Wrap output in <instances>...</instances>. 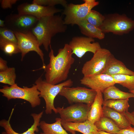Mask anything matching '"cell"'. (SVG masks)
Here are the masks:
<instances>
[{
	"label": "cell",
	"mask_w": 134,
	"mask_h": 134,
	"mask_svg": "<svg viewBox=\"0 0 134 134\" xmlns=\"http://www.w3.org/2000/svg\"><path fill=\"white\" fill-rule=\"evenodd\" d=\"M73 82L69 79L62 83L53 85L43 80L41 76L39 77L35 81V84L39 91L40 97L43 98L45 103L46 114H51L53 111L55 113H58L57 110L54 104V99L62 89L65 87H71Z\"/></svg>",
	"instance_id": "3957f363"
},
{
	"label": "cell",
	"mask_w": 134,
	"mask_h": 134,
	"mask_svg": "<svg viewBox=\"0 0 134 134\" xmlns=\"http://www.w3.org/2000/svg\"><path fill=\"white\" fill-rule=\"evenodd\" d=\"M102 73L111 76L118 74L134 75V71L128 68L123 63L111 54Z\"/></svg>",
	"instance_id": "2e32d148"
},
{
	"label": "cell",
	"mask_w": 134,
	"mask_h": 134,
	"mask_svg": "<svg viewBox=\"0 0 134 134\" xmlns=\"http://www.w3.org/2000/svg\"><path fill=\"white\" fill-rule=\"evenodd\" d=\"M129 99L104 100L103 106L109 107L120 113L124 114L128 111L130 107Z\"/></svg>",
	"instance_id": "cb8c5ba5"
},
{
	"label": "cell",
	"mask_w": 134,
	"mask_h": 134,
	"mask_svg": "<svg viewBox=\"0 0 134 134\" xmlns=\"http://www.w3.org/2000/svg\"><path fill=\"white\" fill-rule=\"evenodd\" d=\"M97 94L96 91L77 87H64L58 95L65 98L69 104L83 103L91 106Z\"/></svg>",
	"instance_id": "52a82bcc"
},
{
	"label": "cell",
	"mask_w": 134,
	"mask_h": 134,
	"mask_svg": "<svg viewBox=\"0 0 134 134\" xmlns=\"http://www.w3.org/2000/svg\"><path fill=\"white\" fill-rule=\"evenodd\" d=\"M103 116L112 120L120 129L131 127V124L124 114L109 107L103 106Z\"/></svg>",
	"instance_id": "d6986e66"
},
{
	"label": "cell",
	"mask_w": 134,
	"mask_h": 134,
	"mask_svg": "<svg viewBox=\"0 0 134 134\" xmlns=\"http://www.w3.org/2000/svg\"><path fill=\"white\" fill-rule=\"evenodd\" d=\"M32 3L42 6L51 7L60 5L64 7L68 4L67 1L65 0H34Z\"/></svg>",
	"instance_id": "f1b7e54d"
},
{
	"label": "cell",
	"mask_w": 134,
	"mask_h": 134,
	"mask_svg": "<svg viewBox=\"0 0 134 134\" xmlns=\"http://www.w3.org/2000/svg\"><path fill=\"white\" fill-rule=\"evenodd\" d=\"M1 134H7V133L5 132H3L1 133Z\"/></svg>",
	"instance_id": "8d00e7d4"
},
{
	"label": "cell",
	"mask_w": 134,
	"mask_h": 134,
	"mask_svg": "<svg viewBox=\"0 0 134 134\" xmlns=\"http://www.w3.org/2000/svg\"><path fill=\"white\" fill-rule=\"evenodd\" d=\"M0 48L5 54L10 56L20 53L17 44L0 37Z\"/></svg>",
	"instance_id": "d4e9b609"
},
{
	"label": "cell",
	"mask_w": 134,
	"mask_h": 134,
	"mask_svg": "<svg viewBox=\"0 0 134 134\" xmlns=\"http://www.w3.org/2000/svg\"><path fill=\"white\" fill-rule=\"evenodd\" d=\"M5 26V21L4 20L0 19V27L1 28H3Z\"/></svg>",
	"instance_id": "e575fe53"
},
{
	"label": "cell",
	"mask_w": 134,
	"mask_h": 134,
	"mask_svg": "<svg viewBox=\"0 0 134 134\" xmlns=\"http://www.w3.org/2000/svg\"><path fill=\"white\" fill-rule=\"evenodd\" d=\"M39 126L42 131L40 134H69L63 127L60 118H56L55 122L52 123L41 121Z\"/></svg>",
	"instance_id": "44dd1931"
},
{
	"label": "cell",
	"mask_w": 134,
	"mask_h": 134,
	"mask_svg": "<svg viewBox=\"0 0 134 134\" xmlns=\"http://www.w3.org/2000/svg\"><path fill=\"white\" fill-rule=\"evenodd\" d=\"M0 92L8 100L16 99L24 100L28 101L33 108L41 103L40 93L35 84L30 88L20 87L16 83L10 86L5 85L0 89Z\"/></svg>",
	"instance_id": "5b68a950"
},
{
	"label": "cell",
	"mask_w": 134,
	"mask_h": 134,
	"mask_svg": "<svg viewBox=\"0 0 134 134\" xmlns=\"http://www.w3.org/2000/svg\"><path fill=\"white\" fill-rule=\"evenodd\" d=\"M32 134H36L35 133H33Z\"/></svg>",
	"instance_id": "ab89813d"
},
{
	"label": "cell",
	"mask_w": 134,
	"mask_h": 134,
	"mask_svg": "<svg viewBox=\"0 0 134 134\" xmlns=\"http://www.w3.org/2000/svg\"><path fill=\"white\" fill-rule=\"evenodd\" d=\"M81 84L92 89L101 92L107 88L117 84L111 76L104 74L84 76L80 80Z\"/></svg>",
	"instance_id": "5bb4252c"
},
{
	"label": "cell",
	"mask_w": 134,
	"mask_h": 134,
	"mask_svg": "<svg viewBox=\"0 0 134 134\" xmlns=\"http://www.w3.org/2000/svg\"><path fill=\"white\" fill-rule=\"evenodd\" d=\"M18 13L33 16L38 19L55 15L62 10L55 7L42 6L32 3H24L17 7Z\"/></svg>",
	"instance_id": "4fadbf2b"
},
{
	"label": "cell",
	"mask_w": 134,
	"mask_h": 134,
	"mask_svg": "<svg viewBox=\"0 0 134 134\" xmlns=\"http://www.w3.org/2000/svg\"><path fill=\"white\" fill-rule=\"evenodd\" d=\"M84 3L80 4L72 3L67 4L63 12L65 15L64 19L66 25H77L85 19L92 9L99 4L95 0H83Z\"/></svg>",
	"instance_id": "8992f818"
},
{
	"label": "cell",
	"mask_w": 134,
	"mask_h": 134,
	"mask_svg": "<svg viewBox=\"0 0 134 134\" xmlns=\"http://www.w3.org/2000/svg\"><path fill=\"white\" fill-rule=\"evenodd\" d=\"M124 114L130 121L131 124L134 126V116L131 113L128 111L125 112Z\"/></svg>",
	"instance_id": "836d02e7"
},
{
	"label": "cell",
	"mask_w": 134,
	"mask_h": 134,
	"mask_svg": "<svg viewBox=\"0 0 134 134\" xmlns=\"http://www.w3.org/2000/svg\"><path fill=\"white\" fill-rule=\"evenodd\" d=\"M104 19V16L97 11L92 10L85 19L91 24L100 29Z\"/></svg>",
	"instance_id": "83f0119b"
},
{
	"label": "cell",
	"mask_w": 134,
	"mask_h": 134,
	"mask_svg": "<svg viewBox=\"0 0 134 134\" xmlns=\"http://www.w3.org/2000/svg\"><path fill=\"white\" fill-rule=\"evenodd\" d=\"M111 76L116 80L117 84L127 88L129 91L134 90V75L118 74Z\"/></svg>",
	"instance_id": "484cf974"
},
{
	"label": "cell",
	"mask_w": 134,
	"mask_h": 134,
	"mask_svg": "<svg viewBox=\"0 0 134 134\" xmlns=\"http://www.w3.org/2000/svg\"><path fill=\"white\" fill-rule=\"evenodd\" d=\"M94 38L87 37L75 36L73 37L68 44L74 54L81 58L87 52L94 54L101 48L99 42H94Z\"/></svg>",
	"instance_id": "7c38bea8"
},
{
	"label": "cell",
	"mask_w": 134,
	"mask_h": 134,
	"mask_svg": "<svg viewBox=\"0 0 134 134\" xmlns=\"http://www.w3.org/2000/svg\"><path fill=\"white\" fill-rule=\"evenodd\" d=\"M63 127L72 134H76V132L83 134H97L98 130L94 124L88 120L81 122H62Z\"/></svg>",
	"instance_id": "9a60e30c"
},
{
	"label": "cell",
	"mask_w": 134,
	"mask_h": 134,
	"mask_svg": "<svg viewBox=\"0 0 134 134\" xmlns=\"http://www.w3.org/2000/svg\"><path fill=\"white\" fill-rule=\"evenodd\" d=\"M95 124L98 131L113 134H117L120 130L112 120L104 116L101 118Z\"/></svg>",
	"instance_id": "603a6c76"
},
{
	"label": "cell",
	"mask_w": 134,
	"mask_h": 134,
	"mask_svg": "<svg viewBox=\"0 0 134 134\" xmlns=\"http://www.w3.org/2000/svg\"><path fill=\"white\" fill-rule=\"evenodd\" d=\"M111 53L108 49L101 48L94 54L92 58L84 64L82 72L84 76L102 73Z\"/></svg>",
	"instance_id": "9c48e42d"
},
{
	"label": "cell",
	"mask_w": 134,
	"mask_h": 134,
	"mask_svg": "<svg viewBox=\"0 0 134 134\" xmlns=\"http://www.w3.org/2000/svg\"><path fill=\"white\" fill-rule=\"evenodd\" d=\"M16 78L15 69L14 67H8L6 70L0 72V82L11 86L15 84Z\"/></svg>",
	"instance_id": "4316f807"
},
{
	"label": "cell",
	"mask_w": 134,
	"mask_h": 134,
	"mask_svg": "<svg viewBox=\"0 0 134 134\" xmlns=\"http://www.w3.org/2000/svg\"><path fill=\"white\" fill-rule=\"evenodd\" d=\"M0 37L17 44V40L13 31L5 27L0 28Z\"/></svg>",
	"instance_id": "f546056e"
},
{
	"label": "cell",
	"mask_w": 134,
	"mask_h": 134,
	"mask_svg": "<svg viewBox=\"0 0 134 134\" xmlns=\"http://www.w3.org/2000/svg\"><path fill=\"white\" fill-rule=\"evenodd\" d=\"M17 0H0L1 7L3 9L11 8L12 5L17 2Z\"/></svg>",
	"instance_id": "4dcf8cb0"
},
{
	"label": "cell",
	"mask_w": 134,
	"mask_h": 134,
	"mask_svg": "<svg viewBox=\"0 0 134 134\" xmlns=\"http://www.w3.org/2000/svg\"><path fill=\"white\" fill-rule=\"evenodd\" d=\"M131 113L133 115V116H134V111L132 112Z\"/></svg>",
	"instance_id": "f35d334b"
},
{
	"label": "cell",
	"mask_w": 134,
	"mask_h": 134,
	"mask_svg": "<svg viewBox=\"0 0 134 134\" xmlns=\"http://www.w3.org/2000/svg\"><path fill=\"white\" fill-rule=\"evenodd\" d=\"M14 110V109L13 108L8 120L3 119L0 121V126L3 128L7 134H32L35 132H38L39 131L38 127L39 126L40 120L43 114V111H41L38 114L32 113L31 116L34 120L33 124L25 132L22 133H19L14 130L10 123V120Z\"/></svg>",
	"instance_id": "e0dca14e"
},
{
	"label": "cell",
	"mask_w": 134,
	"mask_h": 134,
	"mask_svg": "<svg viewBox=\"0 0 134 134\" xmlns=\"http://www.w3.org/2000/svg\"><path fill=\"white\" fill-rule=\"evenodd\" d=\"M17 40V44L21 53V61L27 53L30 51L36 52L39 56L42 63L41 69L44 70L46 67L44 62V54L39 47L37 38L32 32L23 33L14 32Z\"/></svg>",
	"instance_id": "8fae6325"
},
{
	"label": "cell",
	"mask_w": 134,
	"mask_h": 134,
	"mask_svg": "<svg viewBox=\"0 0 134 134\" xmlns=\"http://www.w3.org/2000/svg\"><path fill=\"white\" fill-rule=\"evenodd\" d=\"M117 134H134V127L131 126L120 130Z\"/></svg>",
	"instance_id": "1f68e13d"
},
{
	"label": "cell",
	"mask_w": 134,
	"mask_h": 134,
	"mask_svg": "<svg viewBox=\"0 0 134 134\" xmlns=\"http://www.w3.org/2000/svg\"><path fill=\"white\" fill-rule=\"evenodd\" d=\"M49 54V64L44 69L45 80L53 85L58 84L67 78L71 66L75 61L73 54L68 44H65L60 48L55 56L51 46Z\"/></svg>",
	"instance_id": "6da1fadb"
},
{
	"label": "cell",
	"mask_w": 134,
	"mask_h": 134,
	"mask_svg": "<svg viewBox=\"0 0 134 134\" xmlns=\"http://www.w3.org/2000/svg\"><path fill=\"white\" fill-rule=\"evenodd\" d=\"M7 64L6 61L0 57V72L4 71L8 68Z\"/></svg>",
	"instance_id": "d6a6232c"
},
{
	"label": "cell",
	"mask_w": 134,
	"mask_h": 134,
	"mask_svg": "<svg viewBox=\"0 0 134 134\" xmlns=\"http://www.w3.org/2000/svg\"><path fill=\"white\" fill-rule=\"evenodd\" d=\"M96 91L97 94L91 106L87 118L88 120L94 124L103 116V107H102L104 101L102 93L99 90Z\"/></svg>",
	"instance_id": "ac0fdd59"
},
{
	"label": "cell",
	"mask_w": 134,
	"mask_h": 134,
	"mask_svg": "<svg viewBox=\"0 0 134 134\" xmlns=\"http://www.w3.org/2000/svg\"><path fill=\"white\" fill-rule=\"evenodd\" d=\"M78 27L81 33L86 37L96 38L100 40L103 39L105 34L100 28L92 25L85 19L78 23Z\"/></svg>",
	"instance_id": "ffe728a7"
},
{
	"label": "cell",
	"mask_w": 134,
	"mask_h": 134,
	"mask_svg": "<svg viewBox=\"0 0 134 134\" xmlns=\"http://www.w3.org/2000/svg\"><path fill=\"white\" fill-rule=\"evenodd\" d=\"M91 106L83 103H75L64 108H56L62 122H81L87 120Z\"/></svg>",
	"instance_id": "30bf717a"
},
{
	"label": "cell",
	"mask_w": 134,
	"mask_h": 134,
	"mask_svg": "<svg viewBox=\"0 0 134 134\" xmlns=\"http://www.w3.org/2000/svg\"><path fill=\"white\" fill-rule=\"evenodd\" d=\"M97 134H113L102 131H98Z\"/></svg>",
	"instance_id": "d590c367"
},
{
	"label": "cell",
	"mask_w": 134,
	"mask_h": 134,
	"mask_svg": "<svg viewBox=\"0 0 134 134\" xmlns=\"http://www.w3.org/2000/svg\"><path fill=\"white\" fill-rule=\"evenodd\" d=\"M39 19L29 15L10 14L4 20L5 27L14 32L27 33L32 32Z\"/></svg>",
	"instance_id": "ba28073f"
},
{
	"label": "cell",
	"mask_w": 134,
	"mask_h": 134,
	"mask_svg": "<svg viewBox=\"0 0 134 134\" xmlns=\"http://www.w3.org/2000/svg\"><path fill=\"white\" fill-rule=\"evenodd\" d=\"M67 29L62 16L54 15L39 19L32 32L37 38L40 46L42 45L48 52L52 37L57 34L65 32Z\"/></svg>",
	"instance_id": "7a4b0ae2"
},
{
	"label": "cell",
	"mask_w": 134,
	"mask_h": 134,
	"mask_svg": "<svg viewBox=\"0 0 134 134\" xmlns=\"http://www.w3.org/2000/svg\"><path fill=\"white\" fill-rule=\"evenodd\" d=\"M104 100H117L134 98V94L132 93L126 92L120 90L114 85L106 89L102 93Z\"/></svg>",
	"instance_id": "7402d4cb"
},
{
	"label": "cell",
	"mask_w": 134,
	"mask_h": 134,
	"mask_svg": "<svg viewBox=\"0 0 134 134\" xmlns=\"http://www.w3.org/2000/svg\"><path fill=\"white\" fill-rule=\"evenodd\" d=\"M100 29L104 34L111 33L118 35L129 33L134 29V20L125 14L117 13L104 16Z\"/></svg>",
	"instance_id": "277c9868"
},
{
	"label": "cell",
	"mask_w": 134,
	"mask_h": 134,
	"mask_svg": "<svg viewBox=\"0 0 134 134\" xmlns=\"http://www.w3.org/2000/svg\"><path fill=\"white\" fill-rule=\"evenodd\" d=\"M129 92H130L134 94V90L129 91Z\"/></svg>",
	"instance_id": "74e56055"
}]
</instances>
